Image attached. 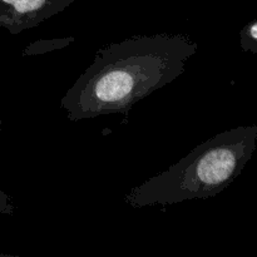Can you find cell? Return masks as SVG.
Here are the masks:
<instances>
[{
	"mask_svg": "<svg viewBox=\"0 0 257 257\" xmlns=\"http://www.w3.org/2000/svg\"><path fill=\"white\" fill-rule=\"evenodd\" d=\"M0 133H2V117H0Z\"/></svg>",
	"mask_w": 257,
	"mask_h": 257,
	"instance_id": "52a82bcc",
	"label": "cell"
},
{
	"mask_svg": "<svg viewBox=\"0 0 257 257\" xmlns=\"http://www.w3.org/2000/svg\"><path fill=\"white\" fill-rule=\"evenodd\" d=\"M75 42V37L52 38V39H39L30 43L22 52L23 57H34V55L47 54L54 50L64 49Z\"/></svg>",
	"mask_w": 257,
	"mask_h": 257,
	"instance_id": "277c9868",
	"label": "cell"
},
{
	"mask_svg": "<svg viewBox=\"0 0 257 257\" xmlns=\"http://www.w3.org/2000/svg\"><path fill=\"white\" fill-rule=\"evenodd\" d=\"M235 137L223 133L196 146L168 170L133 187L124 202L132 208H145L213 197L240 167L243 143Z\"/></svg>",
	"mask_w": 257,
	"mask_h": 257,
	"instance_id": "7a4b0ae2",
	"label": "cell"
},
{
	"mask_svg": "<svg viewBox=\"0 0 257 257\" xmlns=\"http://www.w3.org/2000/svg\"><path fill=\"white\" fill-rule=\"evenodd\" d=\"M2 256H3V257H7V255H0V257H2Z\"/></svg>",
	"mask_w": 257,
	"mask_h": 257,
	"instance_id": "ba28073f",
	"label": "cell"
},
{
	"mask_svg": "<svg viewBox=\"0 0 257 257\" xmlns=\"http://www.w3.org/2000/svg\"><path fill=\"white\" fill-rule=\"evenodd\" d=\"M248 35H250L252 39L257 40V24H253L252 27L250 28V30H248Z\"/></svg>",
	"mask_w": 257,
	"mask_h": 257,
	"instance_id": "8992f818",
	"label": "cell"
},
{
	"mask_svg": "<svg viewBox=\"0 0 257 257\" xmlns=\"http://www.w3.org/2000/svg\"><path fill=\"white\" fill-rule=\"evenodd\" d=\"M198 44L187 34L133 35L97 50L60 100L70 122L128 115L140 100L185 73Z\"/></svg>",
	"mask_w": 257,
	"mask_h": 257,
	"instance_id": "6da1fadb",
	"label": "cell"
},
{
	"mask_svg": "<svg viewBox=\"0 0 257 257\" xmlns=\"http://www.w3.org/2000/svg\"><path fill=\"white\" fill-rule=\"evenodd\" d=\"M75 0H0V29L12 35L38 27L64 12Z\"/></svg>",
	"mask_w": 257,
	"mask_h": 257,
	"instance_id": "3957f363",
	"label": "cell"
},
{
	"mask_svg": "<svg viewBox=\"0 0 257 257\" xmlns=\"http://www.w3.org/2000/svg\"><path fill=\"white\" fill-rule=\"evenodd\" d=\"M15 212V206L13 203L12 196L0 190V215L12 216Z\"/></svg>",
	"mask_w": 257,
	"mask_h": 257,
	"instance_id": "5b68a950",
	"label": "cell"
}]
</instances>
